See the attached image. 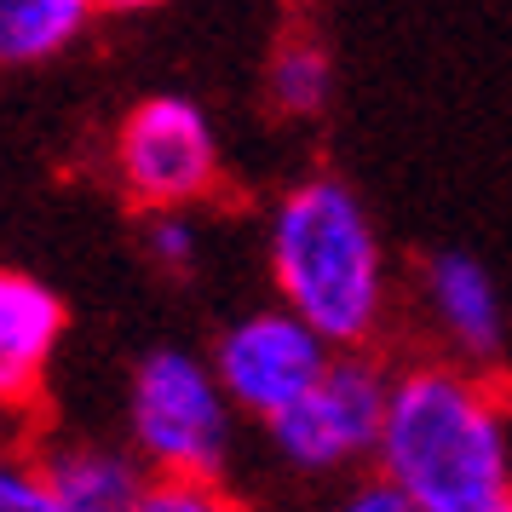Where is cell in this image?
<instances>
[{
	"instance_id": "6da1fadb",
	"label": "cell",
	"mask_w": 512,
	"mask_h": 512,
	"mask_svg": "<svg viewBox=\"0 0 512 512\" xmlns=\"http://www.w3.org/2000/svg\"><path fill=\"white\" fill-rule=\"evenodd\" d=\"M271 300L323 334L334 351H369L392 323V259L363 190L340 173H300L265 208Z\"/></svg>"
},
{
	"instance_id": "7a4b0ae2",
	"label": "cell",
	"mask_w": 512,
	"mask_h": 512,
	"mask_svg": "<svg viewBox=\"0 0 512 512\" xmlns=\"http://www.w3.org/2000/svg\"><path fill=\"white\" fill-rule=\"evenodd\" d=\"M374 472L432 512H512V415L495 374L455 357L392 369Z\"/></svg>"
},
{
	"instance_id": "3957f363",
	"label": "cell",
	"mask_w": 512,
	"mask_h": 512,
	"mask_svg": "<svg viewBox=\"0 0 512 512\" xmlns=\"http://www.w3.org/2000/svg\"><path fill=\"white\" fill-rule=\"evenodd\" d=\"M236 420L202 351L150 346L127 374V449L150 478H225Z\"/></svg>"
},
{
	"instance_id": "277c9868",
	"label": "cell",
	"mask_w": 512,
	"mask_h": 512,
	"mask_svg": "<svg viewBox=\"0 0 512 512\" xmlns=\"http://www.w3.org/2000/svg\"><path fill=\"white\" fill-rule=\"evenodd\" d=\"M110 179L139 213H196L225 190V144L185 93H144L110 133Z\"/></svg>"
},
{
	"instance_id": "5b68a950",
	"label": "cell",
	"mask_w": 512,
	"mask_h": 512,
	"mask_svg": "<svg viewBox=\"0 0 512 512\" xmlns=\"http://www.w3.org/2000/svg\"><path fill=\"white\" fill-rule=\"evenodd\" d=\"M386 397L392 369L369 351H334L323 380L282 409L265 438L288 472L300 478H357L380 455V426H386Z\"/></svg>"
},
{
	"instance_id": "8992f818",
	"label": "cell",
	"mask_w": 512,
	"mask_h": 512,
	"mask_svg": "<svg viewBox=\"0 0 512 512\" xmlns=\"http://www.w3.org/2000/svg\"><path fill=\"white\" fill-rule=\"evenodd\" d=\"M208 363L236 415L271 426L282 409H294L323 380V369L334 363V346L282 300H271L219 328L208 346Z\"/></svg>"
},
{
	"instance_id": "52a82bcc",
	"label": "cell",
	"mask_w": 512,
	"mask_h": 512,
	"mask_svg": "<svg viewBox=\"0 0 512 512\" xmlns=\"http://www.w3.org/2000/svg\"><path fill=\"white\" fill-rule=\"evenodd\" d=\"M420 317L432 328V340L443 346V357H455L466 369L501 374L507 363V300H501V282L478 254L466 248H438V254L420 259Z\"/></svg>"
},
{
	"instance_id": "ba28073f",
	"label": "cell",
	"mask_w": 512,
	"mask_h": 512,
	"mask_svg": "<svg viewBox=\"0 0 512 512\" xmlns=\"http://www.w3.org/2000/svg\"><path fill=\"white\" fill-rule=\"evenodd\" d=\"M70 334V305L35 271L0 265V420L29 415Z\"/></svg>"
},
{
	"instance_id": "9c48e42d",
	"label": "cell",
	"mask_w": 512,
	"mask_h": 512,
	"mask_svg": "<svg viewBox=\"0 0 512 512\" xmlns=\"http://www.w3.org/2000/svg\"><path fill=\"white\" fill-rule=\"evenodd\" d=\"M52 495L64 512H139L150 489V466L127 443L104 438H58L41 449Z\"/></svg>"
},
{
	"instance_id": "30bf717a",
	"label": "cell",
	"mask_w": 512,
	"mask_h": 512,
	"mask_svg": "<svg viewBox=\"0 0 512 512\" xmlns=\"http://www.w3.org/2000/svg\"><path fill=\"white\" fill-rule=\"evenodd\" d=\"M98 0H0V75L58 64L98 24Z\"/></svg>"
},
{
	"instance_id": "8fae6325",
	"label": "cell",
	"mask_w": 512,
	"mask_h": 512,
	"mask_svg": "<svg viewBox=\"0 0 512 512\" xmlns=\"http://www.w3.org/2000/svg\"><path fill=\"white\" fill-rule=\"evenodd\" d=\"M265 104L282 121H317L334 104V52L317 35H282L265 58Z\"/></svg>"
},
{
	"instance_id": "7c38bea8",
	"label": "cell",
	"mask_w": 512,
	"mask_h": 512,
	"mask_svg": "<svg viewBox=\"0 0 512 512\" xmlns=\"http://www.w3.org/2000/svg\"><path fill=\"white\" fill-rule=\"evenodd\" d=\"M0 512H64L52 495L47 461L12 438H0Z\"/></svg>"
},
{
	"instance_id": "4fadbf2b",
	"label": "cell",
	"mask_w": 512,
	"mask_h": 512,
	"mask_svg": "<svg viewBox=\"0 0 512 512\" xmlns=\"http://www.w3.org/2000/svg\"><path fill=\"white\" fill-rule=\"evenodd\" d=\"M144 259L162 277H190L202 265V225H196V213H144Z\"/></svg>"
},
{
	"instance_id": "5bb4252c",
	"label": "cell",
	"mask_w": 512,
	"mask_h": 512,
	"mask_svg": "<svg viewBox=\"0 0 512 512\" xmlns=\"http://www.w3.org/2000/svg\"><path fill=\"white\" fill-rule=\"evenodd\" d=\"M139 512H248L219 478H150Z\"/></svg>"
},
{
	"instance_id": "9a60e30c",
	"label": "cell",
	"mask_w": 512,
	"mask_h": 512,
	"mask_svg": "<svg viewBox=\"0 0 512 512\" xmlns=\"http://www.w3.org/2000/svg\"><path fill=\"white\" fill-rule=\"evenodd\" d=\"M334 512H432V507H420L403 484H392L386 472H374V466H369V472L346 478V489H340Z\"/></svg>"
},
{
	"instance_id": "2e32d148",
	"label": "cell",
	"mask_w": 512,
	"mask_h": 512,
	"mask_svg": "<svg viewBox=\"0 0 512 512\" xmlns=\"http://www.w3.org/2000/svg\"><path fill=\"white\" fill-rule=\"evenodd\" d=\"M110 18H144V12H162L167 0H98Z\"/></svg>"
}]
</instances>
